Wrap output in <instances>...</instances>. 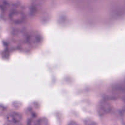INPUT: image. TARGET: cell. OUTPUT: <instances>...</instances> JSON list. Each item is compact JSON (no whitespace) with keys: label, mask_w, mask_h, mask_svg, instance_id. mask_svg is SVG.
Masks as SVG:
<instances>
[{"label":"cell","mask_w":125,"mask_h":125,"mask_svg":"<svg viewBox=\"0 0 125 125\" xmlns=\"http://www.w3.org/2000/svg\"><path fill=\"white\" fill-rule=\"evenodd\" d=\"M10 20L14 23H23L26 19V15L24 12L18 9H13L9 14Z\"/></svg>","instance_id":"cell-1"},{"label":"cell","mask_w":125,"mask_h":125,"mask_svg":"<svg viewBox=\"0 0 125 125\" xmlns=\"http://www.w3.org/2000/svg\"><path fill=\"white\" fill-rule=\"evenodd\" d=\"M21 119V115L20 114L17 113V112L10 113L7 116V122H9V123H13V124L18 123L19 122H20Z\"/></svg>","instance_id":"cell-2"},{"label":"cell","mask_w":125,"mask_h":125,"mask_svg":"<svg viewBox=\"0 0 125 125\" xmlns=\"http://www.w3.org/2000/svg\"><path fill=\"white\" fill-rule=\"evenodd\" d=\"M28 125H40V122L36 117H32L28 122Z\"/></svg>","instance_id":"cell-3"},{"label":"cell","mask_w":125,"mask_h":125,"mask_svg":"<svg viewBox=\"0 0 125 125\" xmlns=\"http://www.w3.org/2000/svg\"><path fill=\"white\" fill-rule=\"evenodd\" d=\"M68 125H78L76 122H74V121H72V122H70Z\"/></svg>","instance_id":"cell-4"}]
</instances>
